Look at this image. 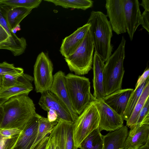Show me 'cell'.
Returning a JSON list of instances; mask_svg holds the SVG:
<instances>
[{
    "instance_id": "1",
    "label": "cell",
    "mask_w": 149,
    "mask_h": 149,
    "mask_svg": "<svg viewBox=\"0 0 149 149\" xmlns=\"http://www.w3.org/2000/svg\"><path fill=\"white\" fill-rule=\"evenodd\" d=\"M2 105L5 114L1 130L17 129L23 131L36 114L33 101L26 94L12 97Z\"/></svg>"
},
{
    "instance_id": "2",
    "label": "cell",
    "mask_w": 149,
    "mask_h": 149,
    "mask_svg": "<svg viewBox=\"0 0 149 149\" xmlns=\"http://www.w3.org/2000/svg\"><path fill=\"white\" fill-rule=\"evenodd\" d=\"M90 24L95 52L105 62L111 55L112 30L107 16L101 11H92L87 23Z\"/></svg>"
},
{
    "instance_id": "3",
    "label": "cell",
    "mask_w": 149,
    "mask_h": 149,
    "mask_svg": "<svg viewBox=\"0 0 149 149\" xmlns=\"http://www.w3.org/2000/svg\"><path fill=\"white\" fill-rule=\"evenodd\" d=\"M126 41L123 36L117 48L106 62L103 70V83L106 96L121 88L125 72L123 63Z\"/></svg>"
},
{
    "instance_id": "4",
    "label": "cell",
    "mask_w": 149,
    "mask_h": 149,
    "mask_svg": "<svg viewBox=\"0 0 149 149\" xmlns=\"http://www.w3.org/2000/svg\"><path fill=\"white\" fill-rule=\"evenodd\" d=\"M66 85L71 105L79 116L92 101L89 79L68 73L65 75Z\"/></svg>"
},
{
    "instance_id": "5",
    "label": "cell",
    "mask_w": 149,
    "mask_h": 149,
    "mask_svg": "<svg viewBox=\"0 0 149 149\" xmlns=\"http://www.w3.org/2000/svg\"><path fill=\"white\" fill-rule=\"evenodd\" d=\"M94 48L89 29L74 52L69 56L65 58L70 70L76 75L87 74L92 68Z\"/></svg>"
},
{
    "instance_id": "6",
    "label": "cell",
    "mask_w": 149,
    "mask_h": 149,
    "mask_svg": "<svg viewBox=\"0 0 149 149\" xmlns=\"http://www.w3.org/2000/svg\"><path fill=\"white\" fill-rule=\"evenodd\" d=\"M99 120L98 111L92 100L73 123V139L77 149L88 135L98 127Z\"/></svg>"
},
{
    "instance_id": "7",
    "label": "cell",
    "mask_w": 149,
    "mask_h": 149,
    "mask_svg": "<svg viewBox=\"0 0 149 149\" xmlns=\"http://www.w3.org/2000/svg\"><path fill=\"white\" fill-rule=\"evenodd\" d=\"M53 65L48 56L43 52L38 56L34 66L33 81L35 90L41 94L49 90L53 80Z\"/></svg>"
},
{
    "instance_id": "8",
    "label": "cell",
    "mask_w": 149,
    "mask_h": 149,
    "mask_svg": "<svg viewBox=\"0 0 149 149\" xmlns=\"http://www.w3.org/2000/svg\"><path fill=\"white\" fill-rule=\"evenodd\" d=\"M92 100L98 111L100 118L98 128L101 132L104 130L112 132L123 125V117L107 105L102 99H97L92 95Z\"/></svg>"
},
{
    "instance_id": "9",
    "label": "cell",
    "mask_w": 149,
    "mask_h": 149,
    "mask_svg": "<svg viewBox=\"0 0 149 149\" xmlns=\"http://www.w3.org/2000/svg\"><path fill=\"white\" fill-rule=\"evenodd\" d=\"M107 16L112 30L117 35L126 31L123 0H106Z\"/></svg>"
},
{
    "instance_id": "10",
    "label": "cell",
    "mask_w": 149,
    "mask_h": 149,
    "mask_svg": "<svg viewBox=\"0 0 149 149\" xmlns=\"http://www.w3.org/2000/svg\"><path fill=\"white\" fill-rule=\"evenodd\" d=\"M38 104L45 111L49 110L56 113L57 121H62L74 123L69 113L57 97L49 90L42 93Z\"/></svg>"
},
{
    "instance_id": "11",
    "label": "cell",
    "mask_w": 149,
    "mask_h": 149,
    "mask_svg": "<svg viewBox=\"0 0 149 149\" xmlns=\"http://www.w3.org/2000/svg\"><path fill=\"white\" fill-rule=\"evenodd\" d=\"M73 123L60 121L50 134L59 149H77L73 136Z\"/></svg>"
},
{
    "instance_id": "12",
    "label": "cell",
    "mask_w": 149,
    "mask_h": 149,
    "mask_svg": "<svg viewBox=\"0 0 149 149\" xmlns=\"http://www.w3.org/2000/svg\"><path fill=\"white\" fill-rule=\"evenodd\" d=\"M126 31L131 40L137 28L143 23L138 0H123Z\"/></svg>"
},
{
    "instance_id": "13",
    "label": "cell",
    "mask_w": 149,
    "mask_h": 149,
    "mask_svg": "<svg viewBox=\"0 0 149 149\" xmlns=\"http://www.w3.org/2000/svg\"><path fill=\"white\" fill-rule=\"evenodd\" d=\"M58 98L70 114L74 122L79 115L74 110L70 102L66 85L65 75L59 71L53 75V80L49 90Z\"/></svg>"
},
{
    "instance_id": "14",
    "label": "cell",
    "mask_w": 149,
    "mask_h": 149,
    "mask_svg": "<svg viewBox=\"0 0 149 149\" xmlns=\"http://www.w3.org/2000/svg\"><path fill=\"white\" fill-rule=\"evenodd\" d=\"M90 27V24L87 23L63 40L60 51L65 58L74 52L83 40Z\"/></svg>"
},
{
    "instance_id": "15",
    "label": "cell",
    "mask_w": 149,
    "mask_h": 149,
    "mask_svg": "<svg viewBox=\"0 0 149 149\" xmlns=\"http://www.w3.org/2000/svg\"><path fill=\"white\" fill-rule=\"evenodd\" d=\"M134 89H120L106 96L102 100L109 107L123 117L129 98Z\"/></svg>"
},
{
    "instance_id": "16",
    "label": "cell",
    "mask_w": 149,
    "mask_h": 149,
    "mask_svg": "<svg viewBox=\"0 0 149 149\" xmlns=\"http://www.w3.org/2000/svg\"><path fill=\"white\" fill-rule=\"evenodd\" d=\"M130 128L124 149H138L149 140V125H134Z\"/></svg>"
},
{
    "instance_id": "17",
    "label": "cell",
    "mask_w": 149,
    "mask_h": 149,
    "mask_svg": "<svg viewBox=\"0 0 149 149\" xmlns=\"http://www.w3.org/2000/svg\"><path fill=\"white\" fill-rule=\"evenodd\" d=\"M104 62L95 52L93 58L94 93L93 96L97 99H103L106 96L103 83V70Z\"/></svg>"
},
{
    "instance_id": "18",
    "label": "cell",
    "mask_w": 149,
    "mask_h": 149,
    "mask_svg": "<svg viewBox=\"0 0 149 149\" xmlns=\"http://www.w3.org/2000/svg\"><path fill=\"white\" fill-rule=\"evenodd\" d=\"M40 115L36 113L26 129L23 132L14 149H31L38 129Z\"/></svg>"
},
{
    "instance_id": "19",
    "label": "cell",
    "mask_w": 149,
    "mask_h": 149,
    "mask_svg": "<svg viewBox=\"0 0 149 149\" xmlns=\"http://www.w3.org/2000/svg\"><path fill=\"white\" fill-rule=\"evenodd\" d=\"M2 3L3 15L10 31L19 24L32 10L31 8L21 7H11Z\"/></svg>"
},
{
    "instance_id": "20",
    "label": "cell",
    "mask_w": 149,
    "mask_h": 149,
    "mask_svg": "<svg viewBox=\"0 0 149 149\" xmlns=\"http://www.w3.org/2000/svg\"><path fill=\"white\" fill-rule=\"evenodd\" d=\"M128 133L127 126L123 125L103 136L102 149H124Z\"/></svg>"
},
{
    "instance_id": "21",
    "label": "cell",
    "mask_w": 149,
    "mask_h": 149,
    "mask_svg": "<svg viewBox=\"0 0 149 149\" xmlns=\"http://www.w3.org/2000/svg\"><path fill=\"white\" fill-rule=\"evenodd\" d=\"M33 90L32 84H16L0 89V104L2 105L10 98L14 96L26 94L28 95Z\"/></svg>"
},
{
    "instance_id": "22",
    "label": "cell",
    "mask_w": 149,
    "mask_h": 149,
    "mask_svg": "<svg viewBox=\"0 0 149 149\" xmlns=\"http://www.w3.org/2000/svg\"><path fill=\"white\" fill-rule=\"evenodd\" d=\"M103 136L98 127L88 135L83 140L79 148L80 149H102Z\"/></svg>"
},
{
    "instance_id": "23",
    "label": "cell",
    "mask_w": 149,
    "mask_h": 149,
    "mask_svg": "<svg viewBox=\"0 0 149 149\" xmlns=\"http://www.w3.org/2000/svg\"><path fill=\"white\" fill-rule=\"evenodd\" d=\"M148 98H149V80H148L130 117L126 121V126L130 128L135 124L139 115Z\"/></svg>"
},
{
    "instance_id": "24",
    "label": "cell",
    "mask_w": 149,
    "mask_h": 149,
    "mask_svg": "<svg viewBox=\"0 0 149 149\" xmlns=\"http://www.w3.org/2000/svg\"><path fill=\"white\" fill-rule=\"evenodd\" d=\"M51 2L56 6H60L65 8H73L84 10L91 8L93 1L91 0H45Z\"/></svg>"
},
{
    "instance_id": "25",
    "label": "cell",
    "mask_w": 149,
    "mask_h": 149,
    "mask_svg": "<svg viewBox=\"0 0 149 149\" xmlns=\"http://www.w3.org/2000/svg\"><path fill=\"white\" fill-rule=\"evenodd\" d=\"M148 80L149 77L144 82L134 89L129 98L123 116L124 120L127 121L129 118Z\"/></svg>"
},
{
    "instance_id": "26",
    "label": "cell",
    "mask_w": 149,
    "mask_h": 149,
    "mask_svg": "<svg viewBox=\"0 0 149 149\" xmlns=\"http://www.w3.org/2000/svg\"><path fill=\"white\" fill-rule=\"evenodd\" d=\"M41 0H0L2 3L11 7H21L33 9L37 8Z\"/></svg>"
},
{
    "instance_id": "27",
    "label": "cell",
    "mask_w": 149,
    "mask_h": 149,
    "mask_svg": "<svg viewBox=\"0 0 149 149\" xmlns=\"http://www.w3.org/2000/svg\"><path fill=\"white\" fill-rule=\"evenodd\" d=\"M22 132L9 136L4 135L0 133V149H14Z\"/></svg>"
},
{
    "instance_id": "28",
    "label": "cell",
    "mask_w": 149,
    "mask_h": 149,
    "mask_svg": "<svg viewBox=\"0 0 149 149\" xmlns=\"http://www.w3.org/2000/svg\"><path fill=\"white\" fill-rule=\"evenodd\" d=\"M24 73L23 69L21 68L15 67L13 64L9 63L6 61L0 63V76L8 74H15Z\"/></svg>"
},
{
    "instance_id": "29",
    "label": "cell",
    "mask_w": 149,
    "mask_h": 149,
    "mask_svg": "<svg viewBox=\"0 0 149 149\" xmlns=\"http://www.w3.org/2000/svg\"><path fill=\"white\" fill-rule=\"evenodd\" d=\"M146 124L149 125V98L141 111L134 125L139 126Z\"/></svg>"
},
{
    "instance_id": "30",
    "label": "cell",
    "mask_w": 149,
    "mask_h": 149,
    "mask_svg": "<svg viewBox=\"0 0 149 149\" xmlns=\"http://www.w3.org/2000/svg\"><path fill=\"white\" fill-rule=\"evenodd\" d=\"M23 73L8 74L1 76V87L6 88L20 84L19 83V77Z\"/></svg>"
},
{
    "instance_id": "31",
    "label": "cell",
    "mask_w": 149,
    "mask_h": 149,
    "mask_svg": "<svg viewBox=\"0 0 149 149\" xmlns=\"http://www.w3.org/2000/svg\"><path fill=\"white\" fill-rule=\"evenodd\" d=\"M0 24L6 30L9 36L15 39L19 38L15 34L13 33L10 30L8 25L6 19L4 16L2 8V3L0 2Z\"/></svg>"
},
{
    "instance_id": "32",
    "label": "cell",
    "mask_w": 149,
    "mask_h": 149,
    "mask_svg": "<svg viewBox=\"0 0 149 149\" xmlns=\"http://www.w3.org/2000/svg\"><path fill=\"white\" fill-rule=\"evenodd\" d=\"M143 17V27L149 32V12L144 10L142 14Z\"/></svg>"
},
{
    "instance_id": "33",
    "label": "cell",
    "mask_w": 149,
    "mask_h": 149,
    "mask_svg": "<svg viewBox=\"0 0 149 149\" xmlns=\"http://www.w3.org/2000/svg\"><path fill=\"white\" fill-rule=\"evenodd\" d=\"M149 69L146 68L143 74L139 77L136 84L135 87L136 88L140 86L149 77Z\"/></svg>"
},
{
    "instance_id": "34",
    "label": "cell",
    "mask_w": 149,
    "mask_h": 149,
    "mask_svg": "<svg viewBox=\"0 0 149 149\" xmlns=\"http://www.w3.org/2000/svg\"><path fill=\"white\" fill-rule=\"evenodd\" d=\"M51 122L57 121V116L55 112L49 110L47 111V118Z\"/></svg>"
},
{
    "instance_id": "35",
    "label": "cell",
    "mask_w": 149,
    "mask_h": 149,
    "mask_svg": "<svg viewBox=\"0 0 149 149\" xmlns=\"http://www.w3.org/2000/svg\"><path fill=\"white\" fill-rule=\"evenodd\" d=\"M56 148V146L53 139L49 135V139L45 149H55Z\"/></svg>"
},
{
    "instance_id": "36",
    "label": "cell",
    "mask_w": 149,
    "mask_h": 149,
    "mask_svg": "<svg viewBox=\"0 0 149 149\" xmlns=\"http://www.w3.org/2000/svg\"><path fill=\"white\" fill-rule=\"evenodd\" d=\"M140 5L142 6L144 9L145 11L149 12V0H142Z\"/></svg>"
},
{
    "instance_id": "37",
    "label": "cell",
    "mask_w": 149,
    "mask_h": 149,
    "mask_svg": "<svg viewBox=\"0 0 149 149\" xmlns=\"http://www.w3.org/2000/svg\"><path fill=\"white\" fill-rule=\"evenodd\" d=\"M4 111L2 105L0 104V126L3 120L4 116Z\"/></svg>"
},
{
    "instance_id": "38",
    "label": "cell",
    "mask_w": 149,
    "mask_h": 149,
    "mask_svg": "<svg viewBox=\"0 0 149 149\" xmlns=\"http://www.w3.org/2000/svg\"><path fill=\"white\" fill-rule=\"evenodd\" d=\"M21 30L20 25L19 24L18 25L14 28L12 29L11 31L14 34H15L17 31H19Z\"/></svg>"
},
{
    "instance_id": "39",
    "label": "cell",
    "mask_w": 149,
    "mask_h": 149,
    "mask_svg": "<svg viewBox=\"0 0 149 149\" xmlns=\"http://www.w3.org/2000/svg\"><path fill=\"white\" fill-rule=\"evenodd\" d=\"M138 149H149V140L143 145Z\"/></svg>"
},
{
    "instance_id": "40",
    "label": "cell",
    "mask_w": 149,
    "mask_h": 149,
    "mask_svg": "<svg viewBox=\"0 0 149 149\" xmlns=\"http://www.w3.org/2000/svg\"><path fill=\"white\" fill-rule=\"evenodd\" d=\"M49 137L47 139L42 146L40 147L39 149H45L46 148L49 141Z\"/></svg>"
},
{
    "instance_id": "41",
    "label": "cell",
    "mask_w": 149,
    "mask_h": 149,
    "mask_svg": "<svg viewBox=\"0 0 149 149\" xmlns=\"http://www.w3.org/2000/svg\"><path fill=\"white\" fill-rule=\"evenodd\" d=\"M1 87V77L0 76V89Z\"/></svg>"
},
{
    "instance_id": "42",
    "label": "cell",
    "mask_w": 149,
    "mask_h": 149,
    "mask_svg": "<svg viewBox=\"0 0 149 149\" xmlns=\"http://www.w3.org/2000/svg\"><path fill=\"white\" fill-rule=\"evenodd\" d=\"M55 149H59V148L58 147H56V148Z\"/></svg>"
}]
</instances>
